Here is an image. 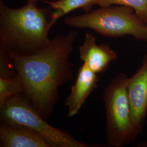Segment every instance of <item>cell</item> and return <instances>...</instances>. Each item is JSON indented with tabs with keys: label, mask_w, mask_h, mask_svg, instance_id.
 <instances>
[{
	"label": "cell",
	"mask_w": 147,
	"mask_h": 147,
	"mask_svg": "<svg viewBox=\"0 0 147 147\" xmlns=\"http://www.w3.org/2000/svg\"><path fill=\"white\" fill-rule=\"evenodd\" d=\"M78 36L75 30L57 35L47 47L30 55L9 53L21 81L22 94L47 121L58 100L59 89L73 78L70 59Z\"/></svg>",
	"instance_id": "cell-1"
},
{
	"label": "cell",
	"mask_w": 147,
	"mask_h": 147,
	"mask_svg": "<svg viewBox=\"0 0 147 147\" xmlns=\"http://www.w3.org/2000/svg\"><path fill=\"white\" fill-rule=\"evenodd\" d=\"M27 2L11 8L0 0V50L8 53L28 56L50 44L49 33L55 24L48 18L51 9Z\"/></svg>",
	"instance_id": "cell-2"
},
{
	"label": "cell",
	"mask_w": 147,
	"mask_h": 147,
	"mask_svg": "<svg viewBox=\"0 0 147 147\" xmlns=\"http://www.w3.org/2000/svg\"><path fill=\"white\" fill-rule=\"evenodd\" d=\"M64 24L76 28H88L107 37L130 36L137 40L147 42V24L130 7L112 5L68 16Z\"/></svg>",
	"instance_id": "cell-3"
},
{
	"label": "cell",
	"mask_w": 147,
	"mask_h": 147,
	"mask_svg": "<svg viewBox=\"0 0 147 147\" xmlns=\"http://www.w3.org/2000/svg\"><path fill=\"white\" fill-rule=\"evenodd\" d=\"M128 80L125 74H119L111 80L103 92L105 138L109 147H123L134 142L138 136L132 122L127 93Z\"/></svg>",
	"instance_id": "cell-4"
},
{
	"label": "cell",
	"mask_w": 147,
	"mask_h": 147,
	"mask_svg": "<svg viewBox=\"0 0 147 147\" xmlns=\"http://www.w3.org/2000/svg\"><path fill=\"white\" fill-rule=\"evenodd\" d=\"M1 123L27 126L43 137L52 147H95L80 142L65 131L51 125L24 94L11 97L0 107Z\"/></svg>",
	"instance_id": "cell-5"
},
{
	"label": "cell",
	"mask_w": 147,
	"mask_h": 147,
	"mask_svg": "<svg viewBox=\"0 0 147 147\" xmlns=\"http://www.w3.org/2000/svg\"><path fill=\"white\" fill-rule=\"evenodd\" d=\"M127 93L132 124L138 136L142 132L147 115V53L136 73L129 77Z\"/></svg>",
	"instance_id": "cell-6"
},
{
	"label": "cell",
	"mask_w": 147,
	"mask_h": 147,
	"mask_svg": "<svg viewBox=\"0 0 147 147\" xmlns=\"http://www.w3.org/2000/svg\"><path fill=\"white\" fill-rule=\"evenodd\" d=\"M81 60L95 73H104L111 62L118 58V55L107 44L98 45L96 38L87 32L83 44L79 47Z\"/></svg>",
	"instance_id": "cell-7"
},
{
	"label": "cell",
	"mask_w": 147,
	"mask_h": 147,
	"mask_svg": "<svg viewBox=\"0 0 147 147\" xmlns=\"http://www.w3.org/2000/svg\"><path fill=\"white\" fill-rule=\"evenodd\" d=\"M99 80L98 74L83 63L79 68L70 94L65 101L64 105L68 110L67 118H72L79 113L87 99L98 87Z\"/></svg>",
	"instance_id": "cell-8"
},
{
	"label": "cell",
	"mask_w": 147,
	"mask_h": 147,
	"mask_svg": "<svg viewBox=\"0 0 147 147\" xmlns=\"http://www.w3.org/2000/svg\"><path fill=\"white\" fill-rule=\"evenodd\" d=\"M0 147H52L48 142L29 127L21 124H0Z\"/></svg>",
	"instance_id": "cell-9"
},
{
	"label": "cell",
	"mask_w": 147,
	"mask_h": 147,
	"mask_svg": "<svg viewBox=\"0 0 147 147\" xmlns=\"http://www.w3.org/2000/svg\"><path fill=\"white\" fill-rule=\"evenodd\" d=\"M96 0H57L54 1H44V2L49 5L53 10L50 17L53 24L63 16L77 9H82L85 13L92 10L96 5Z\"/></svg>",
	"instance_id": "cell-10"
},
{
	"label": "cell",
	"mask_w": 147,
	"mask_h": 147,
	"mask_svg": "<svg viewBox=\"0 0 147 147\" xmlns=\"http://www.w3.org/2000/svg\"><path fill=\"white\" fill-rule=\"evenodd\" d=\"M22 94V86L18 75L12 78L0 77V107L11 97Z\"/></svg>",
	"instance_id": "cell-11"
},
{
	"label": "cell",
	"mask_w": 147,
	"mask_h": 147,
	"mask_svg": "<svg viewBox=\"0 0 147 147\" xmlns=\"http://www.w3.org/2000/svg\"><path fill=\"white\" fill-rule=\"evenodd\" d=\"M96 5L100 7L119 5L130 7L147 24V0H96Z\"/></svg>",
	"instance_id": "cell-12"
},
{
	"label": "cell",
	"mask_w": 147,
	"mask_h": 147,
	"mask_svg": "<svg viewBox=\"0 0 147 147\" xmlns=\"http://www.w3.org/2000/svg\"><path fill=\"white\" fill-rule=\"evenodd\" d=\"M27 2H37L38 0H26Z\"/></svg>",
	"instance_id": "cell-13"
}]
</instances>
